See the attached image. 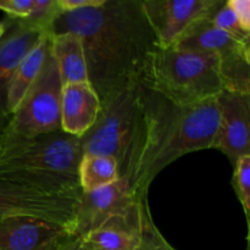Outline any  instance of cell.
I'll return each instance as SVG.
<instances>
[{"instance_id": "cell-1", "label": "cell", "mask_w": 250, "mask_h": 250, "mask_svg": "<svg viewBox=\"0 0 250 250\" xmlns=\"http://www.w3.org/2000/svg\"><path fill=\"white\" fill-rule=\"evenodd\" d=\"M66 32L82 41L88 82L100 102L139 83L146 59L159 48L141 0H105L99 7L60 12L46 33Z\"/></svg>"}, {"instance_id": "cell-2", "label": "cell", "mask_w": 250, "mask_h": 250, "mask_svg": "<svg viewBox=\"0 0 250 250\" xmlns=\"http://www.w3.org/2000/svg\"><path fill=\"white\" fill-rule=\"evenodd\" d=\"M217 127L216 98L177 106L149 92L148 139L132 189L146 198L150 183L166 166L186 154L212 148Z\"/></svg>"}, {"instance_id": "cell-3", "label": "cell", "mask_w": 250, "mask_h": 250, "mask_svg": "<svg viewBox=\"0 0 250 250\" xmlns=\"http://www.w3.org/2000/svg\"><path fill=\"white\" fill-rule=\"evenodd\" d=\"M80 137L63 131L31 138L0 139V180L54 193L82 192Z\"/></svg>"}, {"instance_id": "cell-4", "label": "cell", "mask_w": 250, "mask_h": 250, "mask_svg": "<svg viewBox=\"0 0 250 250\" xmlns=\"http://www.w3.org/2000/svg\"><path fill=\"white\" fill-rule=\"evenodd\" d=\"M149 132V92L132 84L102 102L98 119L81 137L83 154L115 159L120 178L133 186Z\"/></svg>"}, {"instance_id": "cell-5", "label": "cell", "mask_w": 250, "mask_h": 250, "mask_svg": "<svg viewBox=\"0 0 250 250\" xmlns=\"http://www.w3.org/2000/svg\"><path fill=\"white\" fill-rule=\"evenodd\" d=\"M139 84L177 106L215 99L225 90L214 54L177 46L156 48L146 59Z\"/></svg>"}, {"instance_id": "cell-6", "label": "cell", "mask_w": 250, "mask_h": 250, "mask_svg": "<svg viewBox=\"0 0 250 250\" xmlns=\"http://www.w3.org/2000/svg\"><path fill=\"white\" fill-rule=\"evenodd\" d=\"M62 82L49 51L41 73L10 116L0 139L31 138L61 131Z\"/></svg>"}, {"instance_id": "cell-7", "label": "cell", "mask_w": 250, "mask_h": 250, "mask_svg": "<svg viewBox=\"0 0 250 250\" xmlns=\"http://www.w3.org/2000/svg\"><path fill=\"white\" fill-rule=\"evenodd\" d=\"M211 14L193 24L173 46L214 54L219 60L225 90L250 94V44L216 28Z\"/></svg>"}, {"instance_id": "cell-8", "label": "cell", "mask_w": 250, "mask_h": 250, "mask_svg": "<svg viewBox=\"0 0 250 250\" xmlns=\"http://www.w3.org/2000/svg\"><path fill=\"white\" fill-rule=\"evenodd\" d=\"M81 193L46 192L0 180V221L10 217H32L60 225L70 232Z\"/></svg>"}, {"instance_id": "cell-9", "label": "cell", "mask_w": 250, "mask_h": 250, "mask_svg": "<svg viewBox=\"0 0 250 250\" xmlns=\"http://www.w3.org/2000/svg\"><path fill=\"white\" fill-rule=\"evenodd\" d=\"M144 202L146 198L137 194L125 178H119L99 189L82 192L73 211L71 236L82 238L107 220L125 214Z\"/></svg>"}, {"instance_id": "cell-10", "label": "cell", "mask_w": 250, "mask_h": 250, "mask_svg": "<svg viewBox=\"0 0 250 250\" xmlns=\"http://www.w3.org/2000/svg\"><path fill=\"white\" fill-rule=\"evenodd\" d=\"M222 0H142L148 23L159 48L177 44L199 20L209 16Z\"/></svg>"}, {"instance_id": "cell-11", "label": "cell", "mask_w": 250, "mask_h": 250, "mask_svg": "<svg viewBox=\"0 0 250 250\" xmlns=\"http://www.w3.org/2000/svg\"><path fill=\"white\" fill-rule=\"evenodd\" d=\"M219 127L212 148L224 153L233 166L250 155V94L224 90L216 98Z\"/></svg>"}, {"instance_id": "cell-12", "label": "cell", "mask_w": 250, "mask_h": 250, "mask_svg": "<svg viewBox=\"0 0 250 250\" xmlns=\"http://www.w3.org/2000/svg\"><path fill=\"white\" fill-rule=\"evenodd\" d=\"M2 22L5 31L0 38V134L10 119L6 100L12 73L45 34L42 27L29 19L6 17Z\"/></svg>"}, {"instance_id": "cell-13", "label": "cell", "mask_w": 250, "mask_h": 250, "mask_svg": "<svg viewBox=\"0 0 250 250\" xmlns=\"http://www.w3.org/2000/svg\"><path fill=\"white\" fill-rule=\"evenodd\" d=\"M149 216L148 202H144L107 220L80 238L81 243L87 250H138L143 243L144 227Z\"/></svg>"}, {"instance_id": "cell-14", "label": "cell", "mask_w": 250, "mask_h": 250, "mask_svg": "<svg viewBox=\"0 0 250 250\" xmlns=\"http://www.w3.org/2000/svg\"><path fill=\"white\" fill-rule=\"evenodd\" d=\"M71 236L67 229L32 217L0 221V250H58Z\"/></svg>"}, {"instance_id": "cell-15", "label": "cell", "mask_w": 250, "mask_h": 250, "mask_svg": "<svg viewBox=\"0 0 250 250\" xmlns=\"http://www.w3.org/2000/svg\"><path fill=\"white\" fill-rule=\"evenodd\" d=\"M102 102L89 82L62 85L60 103L61 131L82 137L98 119Z\"/></svg>"}, {"instance_id": "cell-16", "label": "cell", "mask_w": 250, "mask_h": 250, "mask_svg": "<svg viewBox=\"0 0 250 250\" xmlns=\"http://www.w3.org/2000/svg\"><path fill=\"white\" fill-rule=\"evenodd\" d=\"M49 37L50 53L55 60L62 85L88 82L87 60L80 37L68 32Z\"/></svg>"}, {"instance_id": "cell-17", "label": "cell", "mask_w": 250, "mask_h": 250, "mask_svg": "<svg viewBox=\"0 0 250 250\" xmlns=\"http://www.w3.org/2000/svg\"><path fill=\"white\" fill-rule=\"evenodd\" d=\"M49 51H50V37L45 33L33 46V49L19 62L16 70L12 73L7 89L6 106L10 116L16 110L22 98L41 73Z\"/></svg>"}, {"instance_id": "cell-18", "label": "cell", "mask_w": 250, "mask_h": 250, "mask_svg": "<svg viewBox=\"0 0 250 250\" xmlns=\"http://www.w3.org/2000/svg\"><path fill=\"white\" fill-rule=\"evenodd\" d=\"M78 178L82 192L99 189L119 180V166L116 160L110 156L83 154L78 167Z\"/></svg>"}, {"instance_id": "cell-19", "label": "cell", "mask_w": 250, "mask_h": 250, "mask_svg": "<svg viewBox=\"0 0 250 250\" xmlns=\"http://www.w3.org/2000/svg\"><path fill=\"white\" fill-rule=\"evenodd\" d=\"M211 22L216 28L226 32L237 41L250 44V33L242 28L238 20L226 1H221V4L214 10L211 14Z\"/></svg>"}, {"instance_id": "cell-20", "label": "cell", "mask_w": 250, "mask_h": 250, "mask_svg": "<svg viewBox=\"0 0 250 250\" xmlns=\"http://www.w3.org/2000/svg\"><path fill=\"white\" fill-rule=\"evenodd\" d=\"M233 183L234 190L239 203L246 212L247 221L249 222L250 214V155L242 156L233 165Z\"/></svg>"}, {"instance_id": "cell-21", "label": "cell", "mask_w": 250, "mask_h": 250, "mask_svg": "<svg viewBox=\"0 0 250 250\" xmlns=\"http://www.w3.org/2000/svg\"><path fill=\"white\" fill-rule=\"evenodd\" d=\"M138 250H176L172 246L167 243L165 238L161 236L160 232L154 225L151 216L146 220V227H144L143 243Z\"/></svg>"}, {"instance_id": "cell-22", "label": "cell", "mask_w": 250, "mask_h": 250, "mask_svg": "<svg viewBox=\"0 0 250 250\" xmlns=\"http://www.w3.org/2000/svg\"><path fill=\"white\" fill-rule=\"evenodd\" d=\"M36 0H0V11L12 19H27L33 11Z\"/></svg>"}, {"instance_id": "cell-23", "label": "cell", "mask_w": 250, "mask_h": 250, "mask_svg": "<svg viewBox=\"0 0 250 250\" xmlns=\"http://www.w3.org/2000/svg\"><path fill=\"white\" fill-rule=\"evenodd\" d=\"M234 16L244 31L250 33V1L249 0H226Z\"/></svg>"}, {"instance_id": "cell-24", "label": "cell", "mask_w": 250, "mask_h": 250, "mask_svg": "<svg viewBox=\"0 0 250 250\" xmlns=\"http://www.w3.org/2000/svg\"><path fill=\"white\" fill-rule=\"evenodd\" d=\"M105 2V0H56L61 12H72L90 7H99Z\"/></svg>"}, {"instance_id": "cell-25", "label": "cell", "mask_w": 250, "mask_h": 250, "mask_svg": "<svg viewBox=\"0 0 250 250\" xmlns=\"http://www.w3.org/2000/svg\"><path fill=\"white\" fill-rule=\"evenodd\" d=\"M58 250H87L81 243L78 237H70Z\"/></svg>"}, {"instance_id": "cell-26", "label": "cell", "mask_w": 250, "mask_h": 250, "mask_svg": "<svg viewBox=\"0 0 250 250\" xmlns=\"http://www.w3.org/2000/svg\"><path fill=\"white\" fill-rule=\"evenodd\" d=\"M4 31H5L4 22H2V21H0V38H1V36H2V33H4Z\"/></svg>"}]
</instances>
